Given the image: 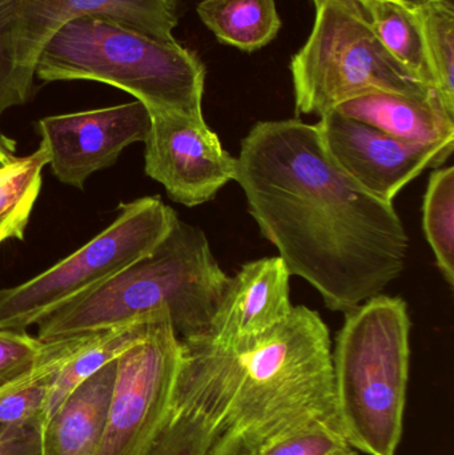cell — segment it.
Listing matches in <instances>:
<instances>
[{
  "label": "cell",
  "instance_id": "cell-1",
  "mask_svg": "<svg viewBox=\"0 0 454 455\" xmlns=\"http://www.w3.org/2000/svg\"><path fill=\"white\" fill-rule=\"evenodd\" d=\"M236 178L248 211L291 275L346 313L402 275L410 238L394 210L332 162L316 124L260 122L242 140Z\"/></svg>",
  "mask_w": 454,
  "mask_h": 455
},
{
  "label": "cell",
  "instance_id": "cell-2",
  "mask_svg": "<svg viewBox=\"0 0 454 455\" xmlns=\"http://www.w3.org/2000/svg\"><path fill=\"white\" fill-rule=\"evenodd\" d=\"M180 361L215 398L223 432L269 433L338 419L330 328L304 305L248 347L229 349L207 336L180 339Z\"/></svg>",
  "mask_w": 454,
  "mask_h": 455
},
{
  "label": "cell",
  "instance_id": "cell-3",
  "mask_svg": "<svg viewBox=\"0 0 454 455\" xmlns=\"http://www.w3.org/2000/svg\"><path fill=\"white\" fill-rule=\"evenodd\" d=\"M228 281L205 233L178 219L154 251L43 317L37 339L87 336L159 313L179 339L204 336Z\"/></svg>",
  "mask_w": 454,
  "mask_h": 455
},
{
  "label": "cell",
  "instance_id": "cell-4",
  "mask_svg": "<svg viewBox=\"0 0 454 455\" xmlns=\"http://www.w3.org/2000/svg\"><path fill=\"white\" fill-rule=\"evenodd\" d=\"M205 69L199 56L106 16L87 15L63 27L40 55L42 82L91 80L119 88L149 112L203 117Z\"/></svg>",
  "mask_w": 454,
  "mask_h": 455
},
{
  "label": "cell",
  "instance_id": "cell-5",
  "mask_svg": "<svg viewBox=\"0 0 454 455\" xmlns=\"http://www.w3.org/2000/svg\"><path fill=\"white\" fill-rule=\"evenodd\" d=\"M332 352L341 432L362 455H396L404 429L410 321L402 297L378 294L344 313Z\"/></svg>",
  "mask_w": 454,
  "mask_h": 455
},
{
  "label": "cell",
  "instance_id": "cell-6",
  "mask_svg": "<svg viewBox=\"0 0 454 455\" xmlns=\"http://www.w3.org/2000/svg\"><path fill=\"white\" fill-rule=\"evenodd\" d=\"M314 3L316 18L311 35L290 66L299 115L323 116L344 101L370 91L440 99L434 88L386 50L360 3Z\"/></svg>",
  "mask_w": 454,
  "mask_h": 455
},
{
  "label": "cell",
  "instance_id": "cell-7",
  "mask_svg": "<svg viewBox=\"0 0 454 455\" xmlns=\"http://www.w3.org/2000/svg\"><path fill=\"white\" fill-rule=\"evenodd\" d=\"M178 215L157 196L120 204L111 226L36 277L0 289V329L24 331L154 251Z\"/></svg>",
  "mask_w": 454,
  "mask_h": 455
},
{
  "label": "cell",
  "instance_id": "cell-8",
  "mask_svg": "<svg viewBox=\"0 0 454 455\" xmlns=\"http://www.w3.org/2000/svg\"><path fill=\"white\" fill-rule=\"evenodd\" d=\"M87 15L175 40L178 0H0V115L29 100L48 43L69 21Z\"/></svg>",
  "mask_w": 454,
  "mask_h": 455
},
{
  "label": "cell",
  "instance_id": "cell-9",
  "mask_svg": "<svg viewBox=\"0 0 454 455\" xmlns=\"http://www.w3.org/2000/svg\"><path fill=\"white\" fill-rule=\"evenodd\" d=\"M180 339L160 315L148 334L117 358L103 440L96 455H144L175 395Z\"/></svg>",
  "mask_w": 454,
  "mask_h": 455
},
{
  "label": "cell",
  "instance_id": "cell-10",
  "mask_svg": "<svg viewBox=\"0 0 454 455\" xmlns=\"http://www.w3.org/2000/svg\"><path fill=\"white\" fill-rule=\"evenodd\" d=\"M144 170L168 196L188 208L204 204L236 178V157L223 148L204 117L149 112Z\"/></svg>",
  "mask_w": 454,
  "mask_h": 455
},
{
  "label": "cell",
  "instance_id": "cell-11",
  "mask_svg": "<svg viewBox=\"0 0 454 455\" xmlns=\"http://www.w3.org/2000/svg\"><path fill=\"white\" fill-rule=\"evenodd\" d=\"M328 156L360 188L386 203L428 168L445 164L450 147L421 146L332 109L316 124Z\"/></svg>",
  "mask_w": 454,
  "mask_h": 455
},
{
  "label": "cell",
  "instance_id": "cell-12",
  "mask_svg": "<svg viewBox=\"0 0 454 455\" xmlns=\"http://www.w3.org/2000/svg\"><path fill=\"white\" fill-rule=\"evenodd\" d=\"M42 146L53 176L83 189L92 173L111 167L123 149L146 141L151 114L140 101L40 120Z\"/></svg>",
  "mask_w": 454,
  "mask_h": 455
},
{
  "label": "cell",
  "instance_id": "cell-13",
  "mask_svg": "<svg viewBox=\"0 0 454 455\" xmlns=\"http://www.w3.org/2000/svg\"><path fill=\"white\" fill-rule=\"evenodd\" d=\"M290 280V270L279 256L243 265L229 277L204 336L229 349L260 341L292 312Z\"/></svg>",
  "mask_w": 454,
  "mask_h": 455
},
{
  "label": "cell",
  "instance_id": "cell-14",
  "mask_svg": "<svg viewBox=\"0 0 454 455\" xmlns=\"http://www.w3.org/2000/svg\"><path fill=\"white\" fill-rule=\"evenodd\" d=\"M335 109L410 143L454 148V116L437 98L370 91L344 101Z\"/></svg>",
  "mask_w": 454,
  "mask_h": 455
},
{
  "label": "cell",
  "instance_id": "cell-15",
  "mask_svg": "<svg viewBox=\"0 0 454 455\" xmlns=\"http://www.w3.org/2000/svg\"><path fill=\"white\" fill-rule=\"evenodd\" d=\"M117 360L75 387L43 425L42 455H96L103 440Z\"/></svg>",
  "mask_w": 454,
  "mask_h": 455
},
{
  "label": "cell",
  "instance_id": "cell-16",
  "mask_svg": "<svg viewBox=\"0 0 454 455\" xmlns=\"http://www.w3.org/2000/svg\"><path fill=\"white\" fill-rule=\"evenodd\" d=\"M223 430L215 398L180 363L170 411L144 455H207Z\"/></svg>",
  "mask_w": 454,
  "mask_h": 455
},
{
  "label": "cell",
  "instance_id": "cell-17",
  "mask_svg": "<svg viewBox=\"0 0 454 455\" xmlns=\"http://www.w3.org/2000/svg\"><path fill=\"white\" fill-rule=\"evenodd\" d=\"M338 419H316L269 433L223 432L207 455H346Z\"/></svg>",
  "mask_w": 454,
  "mask_h": 455
},
{
  "label": "cell",
  "instance_id": "cell-18",
  "mask_svg": "<svg viewBox=\"0 0 454 455\" xmlns=\"http://www.w3.org/2000/svg\"><path fill=\"white\" fill-rule=\"evenodd\" d=\"M197 13L221 43L247 52L268 45L282 28L275 0H203Z\"/></svg>",
  "mask_w": 454,
  "mask_h": 455
},
{
  "label": "cell",
  "instance_id": "cell-19",
  "mask_svg": "<svg viewBox=\"0 0 454 455\" xmlns=\"http://www.w3.org/2000/svg\"><path fill=\"white\" fill-rule=\"evenodd\" d=\"M164 315L167 313H159L151 317L133 321L127 325L99 331L87 344L83 345L61 366L51 389L47 409H45V419L71 395L75 387L98 373L112 361L117 360L125 350L138 344L148 334L155 320Z\"/></svg>",
  "mask_w": 454,
  "mask_h": 455
},
{
  "label": "cell",
  "instance_id": "cell-20",
  "mask_svg": "<svg viewBox=\"0 0 454 455\" xmlns=\"http://www.w3.org/2000/svg\"><path fill=\"white\" fill-rule=\"evenodd\" d=\"M362 5L386 50L418 79L436 90L416 10L396 0H370Z\"/></svg>",
  "mask_w": 454,
  "mask_h": 455
},
{
  "label": "cell",
  "instance_id": "cell-21",
  "mask_svg": "<svg viewBox=\"0 0 454 455\" xmlns=\"http://www.w3.org/2000/svg\"><path fill=\"white\" fill-rule=\"evenodd\" d=\"M48 162L47 151L40 144L34 154L16 157L0 168V243L11 238L23 240Z\"/></svg>",
  "mask_w": 454,
  "mask_h": 455
},
{
  "label": "cell",
  "instance_id": "cell-22",
  "mask_svg": "<svg viewBox=\"0 0 454 455\" xmlns=\"http://www.w3.org/2000/svg\"><path fill=\"white\" fill-rule=\"evenodd\" d=\"M423 229L444 280L454 286V167L437 168L428 180Z\"/></svg>",
  "mask_w": 454,
  "mask_h": 455
},
{
  "label": "cell",
  "instance_id": "cell-23",
  "mask_svg": "<svg viewBox=\"0 0 454 455\" xmlns=\"http://www.w3.org/2000/svg\"><path fill=\"white\" fill-rule=\"evenodd\" d=\"M429 67L437 93L454 116V5L453 0H431L416 8Z\"/></svg>",
  "mask_w": 454,
  "mask_h": 455
},
{
  "label": "cell",
  "instance_id": "cell-24",
  "mask_svg": "<svg viewBox=\"0 0 454 455\" xmlns=\"http://www.w3.org/2000/svg\"><path fill=\"white\" fill-rule=\"evenodd\" d=\"M95 334L77 347L51 358L34 373L0 392V425L21 424L39 417L45 419L51 389L61 366Z\"/></svg>",
  "mask_w": 454,
  "mask_h": 455
},
{
  "label": "cell",
  "instance_id": "cell-25",
  "mask_svg": "<svg viewBox=\"0 0 454 455\" xmlns=\"http://www.w3.org/2000/svg\"><path fill=\"white\" fill-rule=\"evenodd\" d=\"M92 334L42 341L29 336L26 331L0 329V392L26 379L51 358L82 344Z\"/></svg>",
  "mask_w": 454,
  "mask_h": 455
},
{
  "label": "cell",
  "instance_id": "cell-26",
  "mask_svg": "<svg viewBox=\"0 0 454 455\" xmlns=\"http://www.w3.org/2000/svg\"><path fill=\"white\" fill-rule=\"evenodd\" d=\"M44 419L0 425V455H42Z\"/></svg>",
  "mask_w": 454,
  "mask_h": 455
},
{
  "label": "cell",
  "instance_id": "cell-27",
  "mask_svg": "<svg viewBox=\"0 0 454 455\" xmlns=\"http://www.w3.org/2000/svg\"><path fill=\"white\" fill-rule=\"evenodd\" d=\"M15 141L0 132V168L5 167L16 159Z\"/></svg>",
  "mask_w": 454,
  "mask_h": 455
},
{
  "label": "cell",
  "instance_id": "cell-28",
  "mask_svg": "<svg viewBox=\"0 0 454 455\" xmlns=\"http://www.w3.org/2000/svg\"><path fill=\"white\" fill-rule=\"evenodd\" d=\"M396 2L416 10V8H420L421 5L426 4V3L431 2V0H396Z\"/></svg>",
  "mask_w": 454,
  "mask_h": 455
},
{
  "label": "cell",
  "instance_id": "cell-29",
  "mask_svg": "<svg viewBox=\"0 0 454 455\" xmlns=\"http://www.w3.org/2000/svg\"><path fill=\"white\" fill-rule=\"evenodd\" d=\"M346 455H362V454L357 453L356 451H349V453H346Z\"/></svg>",
  "mask_w": 454,
  "mask_h": 455
},
{
  "label": "cell",
  "instance_id": "cell-30",
  "mask_svg": "<svg viewBox=\"0 0 454 455\" xmlns=\"http://www.w3.org/2000/svg\"><path fill=\"white\" fill-rule=\"evenodd\" d=\"M354 2L360 3V4H364V3L370 2V0H354Z\"/></svg>",
  "mask_w": 454,
  "mask_h": 455
}]
</instances>
